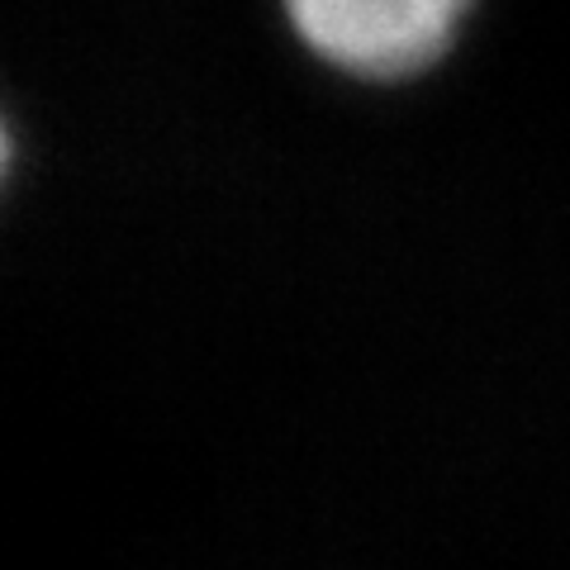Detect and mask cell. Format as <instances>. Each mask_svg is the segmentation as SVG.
Listing matches in <instances>:
<instances>
[{"mask_svg": "<svg viewBox=\"0 0 570 570\" xmlns=\"http://www.w3.org/2000/svg\"><path fill=\"white\" fill-rule=\"evenodd\" d=\"M461 6L452 0H295L291 20L328 62L400 77L414 71L448 43Z\"/></svg>", "mask_w": 570, "mask_h": 570, "instance_id": "6da1fadb", "label": "cell"}]
</instances>
